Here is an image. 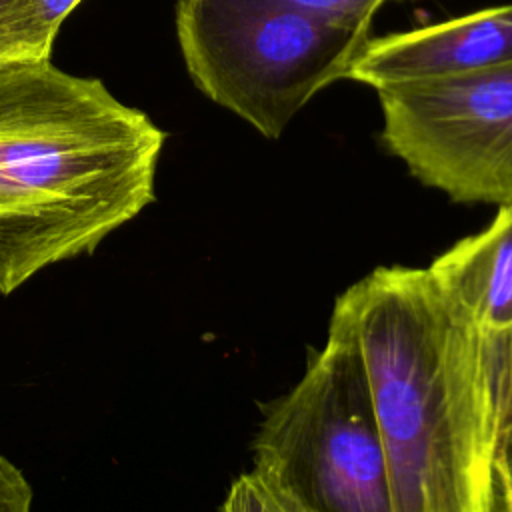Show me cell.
Returning <instances> with one entry per match:
<instances>
[{
	"label": "cell",
	"mask_w": 512,
	"mask_h": 512,
	"mask_svg": "<svg viewBox=\"0 0 512 512\" xmlns=\"http://www.w3.org/2000/svg\"><path fill=\"white\" fill-rule=\"evenodd\" d=\"M508 62H512V4L380 38L370 36L348 80L378 90L466 76Z\"/></svg>",
	"instance_id": "obj_6"
},
{
	"label": "cell",
	"mask_w": 512,
	"mask_h": 512,
	"mask_svg": "<svg viewBox=\"0 0 512 512\" xmlns=\"http://www.w3.org/2000/svg\"><path fill=\"white\" fill-rule=\"evenodd\" d=\"M302 10L324 14L356 24H372L376 12L390 0H280Z\"/></svg>",
	"instance_id": "obj_11"
},
{
	"label": "cell",
	"mask_w": 512,
	"mask_h": 512,
	"mask_svg": "<svg viewBox=\"0 0 512 512\" xmlns=\"http://www.w3.org/2000/svg\"><path fill=\"white\" fill-rule=\"evenodd\" d=\"M176 36L196 88L274 140L348 78L370 26L280 0H178Z\"/></svg>",
	"instance_id": "obj_3"
},
{
	"label": "cell",
	"mask_w": 512,
	"mask_h": 512,
	"mask_svg": "<svg viewBox=\"0 0 512 512\" xmlns=\"http://www.w3.org/2000/svg\"><path fill=\"white\" fill-rule=\"evenodd\" d=\"M496 486L500 494V504H496V512H512V490H510V462L506 456L496 460Z\"/></svg>",
	"instance_id": "obj_14"
},
{
	"label": "cell",
	"mask_w": 512,
	"mask_h": 512,
	"mask_svg": "<svg viewBox=\"0 0 512 512\" xmlns=\"http://www.w3.org/2000/svg\"><path fill=\"white\" fill-rule=\"evenodd\" d=\"M366 368L394 512H496L498 436L478 332L426 268L338 296Z\"/></svg>",
	"instance_id": "obj_1"
},
{
	"label": "cell",
	"mask_w": 512,
	"mask_h": 512,
	"mask_svg": "<svg viewBox=\"0 0 512 512\" xmlns=\"http://www.w3.org/2000/svg\"><path fill=\"white\" fill-rule=\"evenodd\" d=\"M52 44L34 16L32 0H0V64L48 60Z\"/></svg>",
	"instance_id": "obj_9"
},
{
	"label": "cell",
	"mask_w": 512,
	"mask_h": 512,
	"mask_svg": "<svg viewBox=\"0 0 512 512\" xmlns=\"http://www.w3.org/2000/svg\"><path fill=\"white\" fill-rule=\"evenodd\" d=\"M218 512H300L256 472L240 474L228 488Z\"/></svg>",
	"instance_id": "obj_10"
},
{
	"label": "cell",
	"mask_w": 512,
	"mask_h": 512,
	"mask_svg": "<svg viewBox=\"0 0 512 512\" xmlns=\"http://www.w3.org/2000/svg\"><path fill=\"white\" fill-rule=\"evenodd\" d=\"M82 0H32L34 16L48 38H56L62 22Z\"/></svg>",
	"instance_id": "obj_13"
},
{
	"label": "cell",
	"mask_w": 512,
	"mask_h": 512,
	"mask_svg": "<svg viewBox=\"0 0 512 512\" xmlns=\"http://www.w3.org/2000/svg\"><path fill=\"white\" fill-rule=\"evenodd\" d=\"M456 312L482 336L512 334V202L426 268Z\"/></svg>",
	"instance_id": "obj_7"
},
{
	"label": "cell",
	"mask_w": 512,
	"mask_h": 512,
	"mask_svg": "<svg viewBox=\"0 0 512 512\" xmlns=\"http://www.w3.org/2000/svg\"><path fill=\"white\" fill-rule=\"evenodd\" d=\"M164 140L98 78L50 58L0 64V294L138 216Z\"/></svg>",
	"instance_id": "obj_2"
},
{
	"label": "cell",
	"mask_w": 512,
	"mask_h": 512,
	"mask_svg": "<svg viewBox=\"0 0 512 512\" xmlns=\"http://www.w3.org/2000/svg\"><path fill=\"white\" fill-rule=\"evenodd\" d=\"M384 148L454 202H512V62L376 90Z\"/></svg>",
	"instance_id": "obj_5"
},
{
	"label": "cell",
	"mask_w": 512,
	"mask_h": 512,
	"mask_svg": "<svg viewBox=\"0 0 512 512\" xmlns=\"http://www.w3.org/2000/svg\"><path fill=\"white\" fill-rule=\"evenodd\" d=\"M510 462V490H512V460H508Z\"/></svg>",
	"instance_id": "obj_15"
},
{
	"label": "cell",
	"mask_w": 512,
	"mask_h": 512,
	"mask_svg": "<svg viewBox=\"0 0 512 512\" xmlns=\"http://www.w3.org/2000/svg\"><path fill=\"white\" fill-rule=\"evenodd\" d=\"M34 490L24 472L0 456V512H32Z\"/></svg>",
	"instance_id": "obj_12"
},
{
	"label": "cell",
	"mask_w": 512,
	"mask_h": 512,
	"mask_svg": "<svg viewBox=\"0 0 512 512\" xmlns=\"http://www.w3.org/2000/svg\"><path fill=\"white\" fill-rule=\"evenodd\" d=\"M478 336L494 406L498 458L512 460V334Z\"/></svg>",
	"instance_id": "obj_8"
},
{
	"label": "cell",
	"mask_w": 512,
	"mask_h": 512,
	"mask_svg": "<svg viewBox=\"0 0 512 512\" xmlns=\"http://www.w3.org/2000/svg\"><path fill=\"white\" fill-rule=\"evenodd\" d=\"M252 452V472L300 512H394L366 368L340 306L302 378L268 408Z\"/></svg>",
	"instance_id": "obj_4"
}]
</instances>
